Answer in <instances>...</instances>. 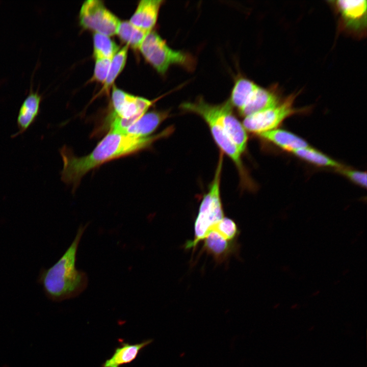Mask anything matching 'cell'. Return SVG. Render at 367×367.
Segmentation results:
<instances>
[{"label": "cell", "mask_w": 367, "mask_h": 367, "mask_svg": "<svg viewBox=\"0 0 367 367\" xmlns=\"http://www.w3.org/2000/svg\"><path fill=\"white\" fill-rule=\"evenodd\" d=\"M43 96L38 90L34 91L31 85L29 93L19 109L17 118L18 131L11 136L14 138L24 133L36 121L40 113Z\"/></svg>", "instance_id": "cell-12"}, {"label": "cell", "mask_w": 367, "mask_h": 367, "mask_svg": "<svg viewBox=\"0 0 367 367\" xmlns=\"http://www.w3.org/2000/svg\"><path fill=\"white\" fill-rule=\"evenodd\" d=\"M150 32L140 29L129 21H120L116 34L128 47L139 49Z\"/></svg>", "instance_id": "cell-19"}, {"label": "cell", "mask_w": 367, "mask_h": 367, "mask_svg": "<svg viewBox=\"0 0 367 367\" xmlns=\"http://www.w3.org/2000/svg\"><path fill=\"white\" fill-rule=\"evenodd\" d=\"M257 136L278 148L291 153L309 146L304 139L297 135L278 128Z\"/></svg>", "instance_id": "cell-15"}, {"label": "cell", "mask_w": 367, "mask_h": 367, "mask_svg": "<svg viewBox=\"0 0 367 367\" xmlns=\"http://www.w3.org/2000/svg\"><path fill=\"white\" fill-rule=\"evenodd\" d=\"M152 342L153 339H148L139 343L131 344L122 341L120 346L115 349L111 357L107 359L101 367H121L129 364L136 359L142 350Z\"/></svg>", "instance_id": "cell-16"}, {"label": "cell", "mask_w": 367, "mask_h": 367, "mask_svg": "<svg viewBox=\"0 0 367 367\" xmlns=\"http://www.w3.org/2000/svg\"><path fill=\"white\" fill-rule=\"evenodd\" d=\"M139 50L145 60L161 74H165L172 65H179L192 70L196 65L195 60L191 55L172 49L154 31L148 34Z\"/></svg>", "instance_id": "cell-5"}, {"label": "cell", "mask_w": 367, "mask_h": 367, "mask_svg": "<svg viewBox=\"0 0 367 367\" xmlns=\"http://www.w3.org/2000/svg\"><path fill=\"white\" fill-rule=\"evenodd\" d=\"M277 85L263 88L246 77L236 80L229 99L244 117L277 105L282 99Z\"/></svg>", "instance_id": "cell-3"}, {"label": "cell", "mask_w": 367, "mask_h": 367, "mask_svg": "<svg viewBox=\"0 0 367 367\" xmlns=\"http://www.w3.org/2000/svg\"><path fill=\"white\" fill-rule=\"evenodd\" d=\"M169 116V111L167 110L147 112L128 127L124 134L137 137L150 136Z\"/></svg>", "instance_id": "cell-13"}, {"label": "cell", "mask_w": 367, "mask_h": 367, "mask_svg": "<svg viewBox=\"0 0 367 367\" xmlns=\"http://www.w3.org/2000/svg\"><path fill=\"white\" fill-rule=\"evenodd\" d=\"M292 153L303 161L318 167L332 168L336 170L344 166L338 162L309 146L295 150Z\"/></svg>", "instance_id": "cell-18"}, {"label": "cell", "mask_w": 367, "mask_h": 367, "mask_svg": "<svg viewBox=\"0 0 367 367\" xmlns=\"http://www.w3.org/2000/svg\"><path fill=\"white\" fill-rule=\"evenodd\" d=\"M174 130L173 126H169L156 134L146 137L109 131L90 153L82 156H76L70 148L64 145L59 150L63 163L61 180L71 186L74 191L82 178L89 171L108 162L147 149L156 141L168 137Z\"/></svg>", "instance_id": "cell-1"}, {"label": "cell", "mask_w": 367, "mask_h": 367, "mask_svg": "<svg viewBox=\"0 0 367 367\" xmlns=\"http://www.w3.org/2000/svg\"><path fill=\"white\" fill-rule=\"evenodd\" d=\"M338 17L339 28L352 36L362 37L366 31V1L337 0L330 2Z\"/></svg>", "instance_id": "cell-9"}, {"label": "cell", "mask_w": 367, "mask_h": 367, "mask_svg": "<svg viewBox=\"0 0 367 367\" xmlns=\"http://www.w3.org/2000/svg\"><path fill=\"white\" fill-rule=\"evenodd\" d=\"M180 108L184 111L197 114L204 119L221 152L232 160L241 174L244 173L241 160L242 153L225 132L218 117L217 104L209 103L199 97L195 101L182 103Z\"/></svg>", "instance_id": "cell-6"}, {"label": "cell", "mask_w": 367, "mask_h": 367, "mask_svg": "<svg viewBox=\"0 0 367 367\" xmlns=\"http://www.w3.org/2000/svg\"><path fill=\"white\" fill-rule=\"evenodd\" d=\"M223 155V153L221 151L214 178L208 192L203 196L195 219L194 238L187 242L186 249L195 247L224 217L220 188Z\"/></svg>", "instance_id": "cell-4"}, {"label": "cell", "mask_w": 367, "mask_h": 367, "mask_svg": "<svg viewBox=\"0 0 367 367\" xmlns=\"http://www.w3.org/2000/svg\"><path fill=\"white\" fill-rule=\"evenodd\" d=\"M299 92H294L283 98L277 105L244 117L242 124L246 129L257 135L273 130L286 118L297 114L305 113L309 108L295 107Z\"/></svg>", "instance_id": "cell-7"}, {"label": "cell", "mask_w": 367, "mask_h": 367, "mask_svg": "<svg viewBox=\"0 0 367 367\" xmlns=\"http://www.w3.org/2000/svg\"><path fill=\"white\" fill-rule=\"evenodd\" d=\"M128 46L126 45L119 49L112 59L108 76L101 92L108 94L114 82L123 70L126 62Z\"/></svg>", "instance_id": "cell-20"}, {"label": "cell", "mask_w": 367, "mask_h": 367, "mask_svg": "<svg viewBox=\"0 0 367 367\" xmlns=\"http://www.w3.org/2000/svg\"><path fill=\"white\" fill-rule=\"evenodd\" d=\"M213 230L217 231L229 241H233L238 233V227L234 221L225 217L216 225Z\"/></svg>", "instance_id": "cell-22"}, {"label": "cell", "mask_w": 367, "mask_h": 367, "mask_svg": "<svg viewBox=\"0 0 367 367\" xmlns=\"http://www.w3.org/2000/svg\"><path fill=\"white\" fill-rule=\"evenodd\" d=\"M89 224L80 225L67 250L51 267L41 269L37 282L43 287L46 296L54 302L75 298L87 287V274L75 267L76 254L81 239Z\"/></svg>", "instance_id": "cell-2"}, {"label": "cell", "mask_w": 367, "mask_h": 367, "mask_svg": "<svg viewBox=\"0 0 367 367\" xmlns=\"http://www.w3.org/2000/svg\"><path fill=\"white\" fill-rule=\"evenodd\" d=\"M119 49L117 44L109 36L94 33L93 56L95 59H112Z\"/></svg>", "instance_id": "cell-21"}, {"label": "cell", "mask_w": 367, "mask_h": 367, "mask_svg": "<svg viewBox=\"0 0 367 367\" xmlns=\"http://www.w3.org/2000/svg\"><path fill=\"white\" fill-rule=\"evenodd\" d=\"M112 59H95L93 75L92 80L104 84L108 76Z\"/></svg>", "instance_id": "cell-24"}, {"label": "cell", "mask_w": 367, "mask_h": 367, "mask_svg": "<svg viewBox=\"0 0 367 367\" xmlns=\"http://www.w3.org/2000/svg\"><path fill=\"white\" fill-rule=\"evenodd\" d=\"M79 20L84 29L109 37L116 34L121 21L99 0L85 1L80 11Z\"/></svg>", "instance_id": "cell-8"}, {"label": "cell", "mask_w": 367, "mask_h": 367, "mask_svg": "<svg viewBox=\"0 0 367 367\" xmlns=\"http://www.w3.org/2000/svg\"><path fill=\"white\" fill-rule=\"evenodd\" d=\"M203 241L204 249L218 261L224 260L234 248L232 241L226 240L215 230L209 232Z\"/></svg>", "instance_id": "cell-17"}, {"label": "cell", "mask_w": 367, "mask_h": 367, "mask_svg": "<svg viewBox=\"0 0 367 367\" xmlns=\"http://www.w3.org/2000/svg\"><path fill=\"white\" fill-rule=\"evenodd\" d=\"M217 110L219 118L225 132L239 151L243 153L247 147L248 136L242 123L233 114L229 100L217 104Z\"/></svg>", "instance_id": "cell-11"}, {"label": "cell", "mask_w": 367, "mask_h": 367, "mask_svg": "<svg viewBox=\"0 0 367 367\" xmlns=\"http://www.w3.org/2000/svg\"><path fill=\"white\" fill-rule=\"evenodd\" d=\"M352 182L363 188L366 187V173L344 166L336 170Z\"/></svg>", "instance_id": "cell-23"}, {"label": "cell", "mask_w": 367, "mask_h": 367, "mask_svg": "<svg viewBox=\"0 0 367 367\" xmlns=\"http://www.w3.org/2000/svg\"><path fill=\"white\" fill-rule=\"evenodd\" d=\"M113 112L119 118L136 121L147 112L159 98L149 100L130 94L113 85L112 90Z\"/></svg>", "instance_id": "cell-10"}, {"label": "cell", "mask_w": 367, "mask_h": 367, "mask_svg": "<svg viewBox=\"0 0 367 367\" xmlns=\"http://www.w3.org/2000/svg\"><path fill=\"white\" fill-rule=\"evenodd\" d=\"M163 2L162 0L140 1L129 21L143 30L152 31L156 23L159 11Z\"/></svg>", "instance_id": "cell-14"}]
</instances>
